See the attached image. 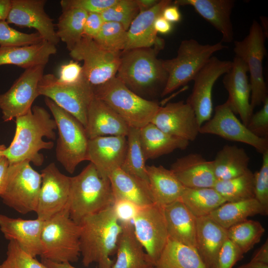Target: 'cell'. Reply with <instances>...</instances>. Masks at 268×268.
<instances>
[{"label":"cell","instance_id":"6da1fadb","mask_svg":"<svg viewBox=\"0 0 268 268\" xmlns=\"http://www.w3.org/2000/svg\"><path fill=\"white\" fill-rule=\"evenodd\" d=\"M16 129L13 138L4 152L9 163L28 160L37 166L44 161L42 149H51L52 141H45L44 137L56 139L57 129L55 120L43 107L34 106L25 114L15 118Z\"/></svg>","mask_w":268,"mask_h":268},{"label":"cell","instance_id":"7a4b0ae2","mask_svg":"<svg viewBox=\"0 0 268 268\" xmlns=\"http://www.w3.org/2000/svg\"><path fill=\"white\" fill-rule=\"evenodd\" d=\"M163 47L122 51L115 76L131 91L144 99L158 95L161 96L168 79L162 60L157 58Z\"/></svg>","mask_w":268,"mask_h":268},{"label":"cell","instance_id":"3957f363","mask_svg":"<svg viewBox=\"0 0 268 268\" xmlns=\"http://www.w3.org/2000/svg\"><path fill=\"white\" fill-rule=\"evenodd\" d=\"M81 227L80 250L85 267L96 263L98 268H111L114 261L110 256L116 252L122 226L112 205L83 219Z\"/></svg>","mask_w":268,"mask_h":268},{"label":"cell","instance_id":"277c9868","mask_svg":"<svg viewBox=\"0 0 268 268\" xmlns=\"http://www.w3.org/2000/svg\"><path fill=\"white\" fill-rule=\"evenodd\" d=\"M114 201L109 178L101 176L92 163L70 177L67 205L70 218L77 224L85 217L112 205Z\"/></svg>","mask_w":268,"mask_h":268},{"label":"cell","instance_id":"5b68a950","mask_svg":"<svg viewBox=\"0 0 268 268\" xmlns=\"http://www.w3.org/2000/svg\"><path fill=\"white\" fill-rule=\"evenodd\" d=\"M80 225L65 208L44 221L41 236V258L58 263L76 262L80 255Z\"/></svg>","mask_w":268,"mask_h":268},{"label":"cell","instance_id":"8992f818","mask_svg":"<svg viewBox=\"0 0 268 268\" xmlns=\"http://www.w3.org/2000/svg\"><path fill=\"white\" fill-rule=\"evenodd\" d=\"M94 96L115 111L130 127L140 129L150 123L160 106L128 88L115 76L93 87Z\"/></svg>","mask_w":268,"mask_h":268},{"label":"cell","instance_id":"52a82bcc","mask_svg":"<svg viewBox=\"0 0 268 268\" xmlns=\"http://www.w3.org/2000/svg\"><path fill=\"white\" fill-rule=\"evenodd\" d=\"M227 48L222 42L201 44L194 39L181 42L176 57L162 60L168 79L161 97L193 80L194 77L215 52Z\"/></svg>","mask_w":268,"mask_h":268},{"label":"cell","instance_id":"ba28073f","mask_svg":"<svg viewBox=\"0 0 268 268\" xmlns=\"http://www.w3.org/2000/svg\"><path fill=\"white\" fill-rule=\"evenodd\" d=\"M45 102L58 130L56 158L67 172L72 174L80 162L86 160L88 138L85 128L50 99L46 97Z\"/></svg>","mask_w":268,"mask_h":268},{"label":"cell","instance_id":"9c48e42d","mask_svg":"<svg viewBox=\"0 0 268 268\" xmlns=\"http://www.w3.org/2000/svg\"><path fill=\"white\" fill-rule=\"evenodd\" d=\"M41 182V173L29 161L9 163L6 186L0 197L5 204L22 214L36 212Z\"/></svg>","mask_w":268,"mask_h":268},{"label":"cell","instance_id":"30bf717a","mask_svg":"<svg viewBox=\"0 0 268 268\" xmlns=\"http://www.w3.org/2000/svg\"><path fill=\"white\" fill-rule=\"evenodd\" d=\"M266 35L262 25L253 20L248 34L241 41L234 42L235 56L246 65L250 75V104L254 109L268 98L263 75V62L266 54Z\"/></svg>","mask_w":268,"mask_h":268},{"label":"cell","instance_id":"8fae6325","mask_svg":"<svg viewBox=\"0 0 268 268\" xmlns=\"http://www.w3.org/2000/svg\"><path fill=\"white\" fill-rule=\"evenodd\" d=\"M38 91L39 95L53 101L85 128L88 107L94 94L93 87L85 77L76 83L67 84L60 82L53 74H44Z\"/></svg>","mask_w":268,"mask_h":268},{"label":"cell","instance_id":"7c38bea8","mask_svg":"<svg viewBox=\"0 0 268 268\" xmlns=\"http://www.w3.org/2000/svg\"><path fill=\"white\" fill-rule=\"evenodd\" d=\"M121 52L107 50L93 39L83 36L69 51V55L75 61L83 62L84 76L93 87H95L116 76Z\"/></svg>","mask_w":268,"mask_h":268},{"label":"cell","instance_id":"4fadbf2b","mask_svg":"<svg viewBox=\"0 0 268 268\" xmlns=\"http://www.w3.org/2000/svg\"><path fill=\"white\" fill-rule=\"evenodd\" d=\"M45 66L25 69L10 88L0 94V109L4 122H8L27 113L39 95V83L44 75Z\"/></svg>","mask_w":268,"mask_h":268},{"label":"cell","instance_id":"5bb4252c","mask_svg":"<svg viewBox=\"0 0 268 268\" xmlns=\"http://www.w3.org/2000/svg\"><path fill=\"white\" fill-rule=\"evenodd\" d=\"M232 61L212 56L198 72L188 103L194 111L200 126L211 118L213 111L212 91L216 81L231 69Z\"/></svg>","mask_w":268,"mask_h":268},{"label":"cell","instance_id":"9a60e30c","mask_svg":"<svg viewBox=\"0 0 268 268\" xmlns=\"http://www.w3.org/2000/svg\"><path fill=\"white\" fill-rule=\"evenodd\" d=\"M199 133L247 144L262 154L268 151V138L257 136L251 132L236 117L227 101L215 107L213 116L200 127Z\"/></svg>","mask_w":268,"mask_h":268},{"label":"cell","instance_id":"2e32d148","mask_svg":"<svg viewBox=\"0 0 268 268\" xmlns=\"http://www.w3.org/2000/svg\"><path fill=\"white\" fill-rule=\"evenodd\" d=\"M132 222L136 237L155 266L168 239L163 207L153 203L141 207Z\"/></svg>","mask_w":268,"mask_h":268},{"label":"cell","instance_id":"e0dca14e","mask_svg":"<svg viewBox=\"0 0 268 268\" xmlns=\"http://www.w3.org/2000/svg\"><path fill=\"white\" fill-rule=\"evenodd\" d=\"M42 182L36 213L38 218L45 221L67 206L70 177L61 173L55 163H51L41 172Z\"/></svg>","mask_w":268,"mask_h":268},{"label":"cell","instance_id":"ac0fdd59","mask_svg":"<svg viewBox=\"0 0 268 268\" xmlns=\"http://www.w3.org/2000/svg\"><path fill=\"white\" fill-rule=\"evenodd\" d=\"M165 133L190 141L196 139L200 126L190 106L184 101L160 106L151 122Z\"/></svg>","mask_w":268,"mask_h":268},{"label":"cell","instance_id":"d6986e66","mask_svg":"<svg viewBox=\"0 0 268 268\" xmlns=\"http://www.w3.org/2000/svg\"><path fill=\"white\" fill-rule=\"evenodd\" d=\"M45 0H11L6 19L8 24L33 28L43 39L56 46L60 41L53 19L46 13Z\"/></svg>","mask_w":268,"mask_h":268},{"label":"cell","instance_id":"ffe728a7","mask_svg":"<svg viewBox=\"0 0 268 268\" xmlns=\"http://www.w3.org/2000/svg\"><path fill=\"white\" fill-rule=\"evenodd\" d=\"M127 147L125 136L109 135L88 139L86 160L94 165L101 176L109 178L113 171L121 168Z\"/></svg>","mask_w":268,"mask_h":268},{"label":"cell","instance_id":"44dd1931","mask_svg":"<svg viewBox=\"0 0 268 268\" xmlns=\"http://www.w3.org/2000/svg\"><path fill=\"white\" fill-rule=\"evenodd\" d=\"M246 65L235 56L230 70L225 74L223 83L228 93L226 100L235 114H238L242 123L247 126L253 114L250 104L251 86Z\"/></svg>","mask_w":268,"mask_h":268},{"label":"cell","instance_id":"7402d4cb","mask_svg":"<svg viewBox=\"0 0 268 268\" xmlns=\"http://www.w3.org/2000/svg\"><path fill=\"white\" fill-rule=\"evenodd\" d=\"M44 220L12 218L0 214V230L5 238L16 242L27 253L35 258L41 255V236Z\"/></svg>","mask_w":268,"mask_h":268},{"label":"cell","instance_id":"603a6c76","mask_svg":"<svg viewBox=\"0 0 268 268\" xmlns=\"http://www.w3.org/2000/svg\"><path fill=\"white\" fill-rule=\"evenodd\" d=\"M172 3L170 0H161L148 10L140 12L127 31V41L124 51L137 48L164 46L163 39L157 36L154 23L164 9Z\"/></svg>","mask_w":268,"mask_h":268},{"label":"cell","instance_id":"cb8c5ba5","mask_svg":"<svg viewBox=\"0 0 268 268\" xmlns=\"http://www.w3.org/2000/svg\"><path fill=\"white\" fill-rule=\"evenodd\" d=\"M88 139L98 136H127L130 127L115 111L95 96L87 109L85 128Z\"/></svg>","mask_w":268,"mask_h":268},{"label":"cell","instance_id":"d4e9b609","mask_svg":"<svg viewBox=\"0 0 268 268\" xmlns=\"http://www.w3.org/2000/svg\"><path fill=\"white\" fill-rule=\"evenodd\" d=\"M170 169L186 188H213L217 181L212 161L199 153H191L177 158Z\"/></svg>","mask_w":268,"mask_h":268},{"label":"cell","instance_id":"484cf974","mask_svg":"<svg viewBox=\"0 0 268 268\" xmlns=\"http://www.w3.org/2000/svg\"><path fill=\"white\" fill-rule=\"evenodd\" d=\"M173 4L189 5L211 24L222 35L221 42L233 41L234 32L231 15L234 6L233 0H176Z\"/></svg>","mask_w":268,"mask_h":268},{"label":"cell","instance_id":"4316f807","mask_svg":"<svg viewBox=\"0 0 268 268\" xmlns=\"http://www.w3.org/2000/svg\"><path fill=\"white\" fill-rule=\"evenodd\" d=\"M120 224L116 260L111 268H153L154 263L136 237L133 222Z\"/></svg>","mask_w":268,"mask_h":268},{"label":"cell","instance_id":"83f0119b","mask_svg":"<svg viewBox=\"0 0 268 268\" xmlns=\"http://www.w3.org/2000/svg\"><path fill=\"white\" fill-rule=\"evenodd\" d=\"M168 238L196 248L197 218L178 200L163 207Z\"/></svg>","mask_w":268,"mask_h":268},{"label":"cell","instance_id":"f1b7e54d","mask_svg":"<svg viewBox=\"0 0 268 268\" xmlns=\"http://www.w3.org/2000/svg\"><path fill=\"white\" fill-rule=\"evenodd\" d=\"M227 239V229L208 215L197 218L196 249L207 268H213Z\"/></svg>","mask_w":268,"mask_h":268},{"label":"cell","instance_id":"f546056e","mask_svg":"<svg viewBox=\"0 0 268 268\" xmlns=\"http://www.w3.org/2000/svg\"><path fill=\"white\" fill-rule=\"evenodd\" d=\"M55 45L45 41L25 46L0 47V66L13 65L25 69L46 66L50 57L57 53Z\"/></svg>","mask_w":268,"mask_h":268},{"label":"cell","instance_id":"4dcf8cb0","mask_svg":"<svg viewBox=\"0 0 268 268\" xmlns=\"http://www.w3.org/2000/svg\"><path fill=\"white\" fill-rule=\"evenodd\" d=\"M109 179L115 201L127 200L140 207L154 203L148 182L124 172L121 168L113 171Z\"/></svg>","mask_w":268,"mask_h":268},{"label":"cell","instance_id":"1f68e13d","mask_svg":"<svg viewBox=\"0 0 268 268\" xmlns=\"http://www.w3.org/2000/svg\"><path fill=\"white\" fill-rule=\"evenodd\" d=\"M139 140L145 160L184 150L189 141L169 134L149 123L139 129Z\"/></svg>","mask_w":268,"mask_h":268},{"label":"cell","instance_id":"d6a6232c","mask_svg":"<svg viewBox=\"0 0 268 268\" xmlns=\"http://www.w3.org/2000/svg\"><path fill=\"white\" fill-rule=\"evenodd\" d=\"M146 171L154 203L164 207L180 199L185 187L170 169L151 165Z\"/></svg>","mask_w":268,"mask_h":268},{"label":"cell","instance_id":"836d02e7","mask_svg":"<svg viewBox=\"0 0 268 268\" xmlns=\"http://www.w3.org/2000/svg\"><path fill=\"white\" fill-rule=\"evenodd\" d=\"M268 209L263 206L256 199L235 202H226L208 215L224 228L239 223L250 216L258 214L266 215Z\"/></svg>","mask_w":268,"mask_h":268},{"label":"cell","instance_id":"e575fe53","mask_svg":"<svg viewBox=\"0 0 268 268\" xmlns=\"http://www.w3.org/2000/svg\"><path fill=\"white\" fill-rule=\"evenodd\" d=\"M250 158L243 148L225 145L212 160L215 177L217 180H225L240 176L246 173Z\"/></svg>","mask_w":268,"mask_h":268},{"label":"cell","instance_id":"d590c367","mask_svg":"<svg viewBox=\"0 0 268 268\" xmlns=\"http://www.w3.org/2000/svg\"><path fill=\"white\" fill-rule=\"evenodd\" d=\"M155 268H207L196 248L168 238Z\"/></svg>","mask_w":268,"mask_h":268},{"label":"cell","instance_id":"8d00e7d4","mask_svg":"<svg viewBox=\"0 0 268 268\" xmlns=\"http://www.w3.org/2000/svg\"><path fill=\"white\" fill-rule=\"evenodd\" d=\"M197 217L209 215L226 201L213 188H184L179 199Z\"/></svg>","mask_w":268,"mask_h":268},{"label":"cell","instance_id":"74e56055","mask_svg":"<svg viewBox=\"0 0 268 268\" xmlns=\"http://www.w3.org/2000/svg\"><path fill=\"white\" fill-rule=\"evenodd\" d=\"M88 15L86 11L78 8L62 9L57 23L56 34L66 44L68 51L83 36L84 23Z\"/></svg>","mask_w":268,"mask_h":268},{"label":"cell","instance_id":"f35d334b","mask_svg":"<svg viewBox=\"0 0 268 268\" xmlns=\"http://www.w3.org/2000/svg\"><path fill=\"white\" fill-rule=\"evenodd\" d=\"M213 188L226 202L254 199V174L249 169L240 176L228 180H217Z\"/></svg>","mask_w":268,"mask_h":268},{"label":"cell","instance_id":"ab89813d","mask_svg":"<svg viewBox=\"0 0 268 268\" xmlns=\"http://www.w3.org/2000/svg\"><path fill=\"white\" fill-rule=\"evenodd\" d=\"M139 129L130 127L127 136L126 153L120 168L124 172L148 183L145 163L146 161L140 143Z\"/></svg>","mask_w":268,"mask_h":268},{"label":"cell","instance_id":"60d3db41","mask_svg":"<svg viewBox=\"0 0 268 268\" xmlns=\"http://www.w3.org/2000/svg\"><path fill=\"white\" fill-rule=\"evenodd\" d=\"M265 229L261 223L246 219L227 229V238L245 254L259 243Z\"/></svg>","mask_w":268,"mask_h":268},{"label":"cell","instance_id":"b9f144b4","mask_svg":"<svg viewBox=\"0 0 268 268\" xmlns=\"http://www.w3.org/2000/svg\"><path fill=\"white\" fill-rule=\"evenodd\" d=\"M93 39L107 50L122 52L127 44V30L119 23L104 22L99 33Z\"/></svg>","mask_w":268,"mask_h":268},{"label":"cell","instance_id":"7bdbcfd3","mask_svg":"<svg viewBox=\"0 0 268 268\" xmlns=\"http://www.w3.org/2000/svg\"><path fill=\"white\" fill-rule=\"evenodd\" d=\"M139 12L135 0H118L101 14L104 22L119 23L128 31Z\"/></svg>","mask_w":268,"mask_h":268},{"label":"cell","instance_id":"ee69618b","mask_svg":"<svg viewBox=\"0 0 268 268\" xmlns=\"http://www.w3.org/2000/svg\"><path fill=\"white\" fill-rule=\"evenodd\" d=\"M44 40L38 33H25L12 28L6 21H0V47H20Z\"/></svg>","mask_w":268,"mask_h":268},{"label":"cell","instance_id":"f6af8a7d","mask_svg":"<svg viewBox=\"0 0 268 268\" xmlns=\"http://www.w3.org/2000/svg\"><path fill=\"white\" fill-rule=\"evenodd\" d=\"M0 268H47L25 252L14 241H9L7 246L6 258L0 265Z\"/></svg>","mask_w":268,"mask_h":268},{"label":"cell","instance_id":"bcb514c9","mask_svg":"<svg viewBox=\"0 0 268 268\" xmlns=\"http://www.w3.org/2000/svg\"><path fill=\"white\" fill-rule=\"evenodd\" d=\"M262 155L261 168L254 173L255 199L268 209V151Z\"/></svg>","mask_w":268,"mask_h":268},{"label":"cell","instance_id":"7dc6e473","mask_svg":"<svg viewBox=\"0 0 268 268\" xmlns=\"http://www.w3.org/2000/svg\"><path fill=\"white\" fill-rule=\"evenodd\" d=\"M244 253L228 238L222 245L212 268H233Z\"/></svg>","mask_w":268,"mask_h":268},{"label":"cell","instance_id":"c3c4849f","mask_svg":"<svg viewBox=\"0 0 268 268\" xmlns=\"http://www.w3.org/2000/svg\"><path fill=\"white\" fill-rule=\"evenodd\" d=\"M118 0H62V9L73 7L84 10L88 13H102L114 4Z\"/></svg>","mask_w":268,"mask_h":268},{"label":"cell","instance_id":"681fc988","mask_svg":"<svg viewBox=\"0 0 268 268\" xmlns=\"http://www.w3.org/2000/svg\"><path fill=\"white\" fill-rule=\"evenodd\" d=\"M246 127L255 135L268 138V98L263 103L262 108L252 114Z\"/></svg>","mask_w":268,"mask_h":268},{"label":"cell","instance_id":"f907efd6","mask_svg":"<svg viewBox=\"0 0 268 268\" xmlns=\"http://www.w3.org/2000/svg\"><path fill=\"white\" fill-rule=\"evenodd\" d=\"M84 77L82 67L78 62L71 60L62 65L59 68L58 79L63 83L75 84Z\"/></svg>","mask_w":268,"mask_h":268},{"label":"cell","instance_id":"816d5d0a","mask_svg":"<svg viewBox=\"0 0 268 268\" xmlns=\"http://www.w3.org/2000/svg\"><path fill=\"white\" fill-rule=\"evenodd\" d=\"M112 207L120 223L132 222L141 208L131 201L124 200L114 201Z\"/></svg>","mask_w":268,"mask_h":268},{"label":"cell","instance_id":"f5cc1de1","mask_svg":"<svg viewBox=\"0 0 268 268\" xmlns=\"http://www.w3.org/2000/svg\"><path fill=\"white\" fill-rule=\"evenodd\" d=\"M104 21L100 13H88L83 31V36L93 39L99 33Z\"/></svg>","mask_w":268,"mask_h":268},{"label":"cell","instance_id":"db71d44e","mask_svg":"<svg viewBox=\"0 0 268 268\" xmlns=\"http://www.w3.org/2000/svg\"><path fill=\"white\" fill-rule=\"evenodd\" d=\"M162 16L169 22H178L181 19L179 6L171 4L166 6L162 11Z\"/></svg>","mask_w":268,"mask_h":268},{"label":"cell","instance_id":"11a10c76","mask_svg":"<svg viewBox=\"0 0 268 268\" xmlns=\"http://www.w3.org/2000/svg\"><path fill=\"white\" fill-rule=\"evenodd\" d=\"M9 162L4 156L0 159V196L4 192L6 186Z\"/></svg>","mask_w":268,"mask_h":268},{"label":"cell","instance_id":"9f6ffc18","mask_svg":"<svg viewBox=\"0 0 268 268\" xmlns=\"http://www.w3.org/2000/svg\"><path fill=\"white\" fill-rule=\"evenodd\" d=\"M172 24L166 20L161 15L156 18L154 23V29L157 33L168 34L172 30Z\"/></svg>","mask_w":268,"mask_h":268},{"label":"cell","instance_id":"6f0895ef","mask_svg":"<svg viewBox=\"0 0 268 268\" xmlns=\"http://www.w3.org/2000/svg\"><path fill=\"white\" fill-rule=\"evenodd\" d=\"M252 261L268 265V240H266L257 250L251 259Z\"/></svg>","mask_w":268,"mask_h":268},{"label":"cell","instance_id":"680465c9","mask_svg":"<svg viewBox=\"0 0 268 268\" xmlns=\"http://www.w3.org/2000/svg\"><path fill=\"white\" fill-rule=\"evenodd\" d=\"M11 5V0H0V21H5Z\"/></svg>","mask_w":268,"mask_h":268},{"label":"cell","instance_id":"91938a15","mask_svg":"<svg viewBox=\"0 0 268 268\" xmlns=\"http://www.w3.org/2000/svg\"><path fill=\"white\" fill-rule=\"evenodd\" d=\"M47 268H77L69 263H58L41 258V261Z\"/></svg>","mask_w":268,"mask_h":268},{"label":"cell","instance_id":"94428289","mask_svg":"<svg viewBox=\"0 0 268 268\" xmlns=\"http://www.w3.org/2000/svg\"><path fill=\"white\" fill-rule=\"evenodd\" d=\"M137 4L139 12L151 8L156 4L159 0H135Z\"/></svg>","mask_w":268,"mask_h":268},{"label":"cell","instance_id":"6125c7cd","mask_svg":"<svg viewBox=\"0 0 268 268\" xmlns=\"http://www.w3.org/2000/svg\"><path fill=\"white\" fill-rule=\"evenodd\" d=\"M237 268H268V265L251 260L249 263Z\"/></svg>","mask_w":268,"mask_h":268},{"label":"cell","instance_id":"be15d7a7","mask_svg":"<svg viewBox=\"0 0 268 268\" xmlns=\"http://www.w3.org/2000/svg\"><path fill=\"white\" fill-rule=\"evenodd\" d=\"M6 147L4 144H0V159L4 156V152Z\"/></svg>","mask_w":268,"mask_h":268},{"label":"cell","instance_id":"e7e4bbea","mask_svg":"<svg viewBox=\"0 0 268 268\" xmlns=\"http://www.w3.org/2000/svg\"><path fill=\"white\" fill-rule=\"evenodd\" d=\"M153 268H155V267H154Z\"/></svg>","mask_w":268,"mask_h":268}]
</instances>
